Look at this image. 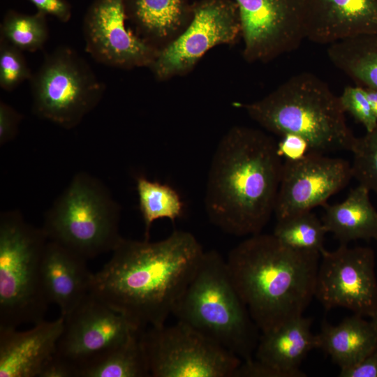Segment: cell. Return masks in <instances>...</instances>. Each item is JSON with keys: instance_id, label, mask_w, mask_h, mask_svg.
Masks as SVG:
<instances>
[{"instance_id": "cell-33", "label": "cell", "mask_w": 377, "mask_h": 377, "mask_svg": "<svg viewBox=\"0 0 377 377\" xmlns=\"http://www.w3.org/2000/svg\"><path fill=\"white\" fill-rule=\"evenodd\" d=\"M233 377H284L283 375L255 357L242 360Z\"/></svg>"}, {"instance_id": "cell-32", "label": "cell", "mask_w": 377, "mask_h": 377, "mask_svg": "<svg viewBox=\"0 0 377 377\" xmlns=\"http://www.w3.org/2000/svg\"><path fill=\"white\" fill-rule=\"evenodd\" d=\"M39 11L51 15L61 22H68L72 16V7L67 0H29Z\"/></svg>"}, {"instance_id": "cell-6", "label": "cell", "mask_w": 377, "mask_h": 377, "mask_svg": "<svg viewBox=\"0 0 377 377\" xmlns=\"http://www.w3.org/2000/svg\"><path fill=\"white\" fill-rule=\"evenodd\" d=\"M48 239L18 212L0 217V328L36 324L50 304L43 286L42 260Z\"/></svg>"}, {"instance_id": "cell-30", "label": "cell", "mask_w": 377, "mask_h": 377, "mask_svg": "<svg viewBox=\"0 0 377 377\" xmlns=\"http://www.w3.org/2000/svg\"><path fill=\"white\" fill-rule=\"evenodd\" d=\"M339 98L345 113L350 114L364 127L367 132L376 127L377 118L362 87L357 85L346 87Z\"/></svg>"}, {"instance_id": "cell-3", "label": "cell", "mask_w": 377, "mask_h": 377, "mask_svg": "<svg viewBox=\"0 0 377 377\" xmlns=\"http://www.w3.org/2000/svg\"><path fill=\"white\" fill-rule=\"evenodd\" d=\"M320 253L299 250L272 233L249 236L229 253L230 279L261 332L303 316L315 297Z\"/></svg>"}, {"instance_id": "cell-35", "label": "cell", "mask_w": 377, "mask_h": 377, "mask_svg": "<svg viewBox=\"0 0 377 377\" xmlns=\"http://www.w3.org/2000/svg\"><path fill=\"white\" fill-rule=\"evenodd\" d=\"M340 377H377V348L355 365L340 369Z\"/></svg>"}, {"instance_id": "cell-22", "label": "cell", "mask_w": 377, "mask_h": 377, "mask_svg": "<svg viewBox=\"0 0 377 377\" xmlns=\"http://www.w3.org/2000/svg\"><path fill=\"white\" fill-rule=\"evenodd\" d=\"M369 193L358 184L342 202L324 205L321 220L327 232L333 234L340 244L358 239L377 240V210Z\"/></svg>"}, {"instance_id": "cell-4", "label": "cell", "mask_w": 377, "mask_h": 377, "mask_svg": "<svg viewBox=\"0 0 377 377\" xmlns=\"http://www.w3.org/2000/svg\"><path fill=\"white\" fill-rule=\"evenodd\" d=\"M237 105L274 134L302 138L311 152L351 151L357 139L339 96L311 73L295 75L263 98Z\"/></svg>"}, {"instance_id": "cell-8", "label": "cell", "mask_w": 377, "mask_h": 377, "mask_svg": "<svg viewBox=\"0 0 377 377\" xmlns=\"http://www.w3.org/2000/svg\"><path fill=\"white\" fill-rule=\"evenodd\" d=\"M29 81L34 113L67 129L77 126L105 91L86 60L67 46L47 54Z\"/></svg>"}, {"instance_id": "cell-17", "label": "cell", "mask_w": 377, "mask_h": 377, "mask_svg": "<svg viewBox=\"0 0 377 377\" xmlns=\"http://www.w3.org/2000/svg\"><path fill=\"white\" fill-rule=\"evenodd\" d=\"M377 34V0H309L306 38L332 44Z\"/></svg>"}, {"instance_id": "cell-29", "label": "cell", "mask_w": 377, "mask_h": 377, "mask_svg": "<svg viewBox=\"0 0 377 377\" xmlns=\"http://www.w3.org/2000/svg\"><path fill=\"white\" fill-rule=\"evenodd\" d=\"M32 75L23 51L0 40V87L11 91Z\"/></svg>"}, {"instance_id": "cell-14", "label": "cell", "mask_w": 377, "mask_h": 377, "mask_svg": "<svg viewBox=\"0 0 377 377\" xmlns=\"http://www.w3.org/2000/svg\"><path fill=\"white\" fill-rule=\"evenodd\" d=\"M353 178L351 163L341 158L309 151L286 159L274 209L276 220L324 206Z\"/></svg>"}, {"instance_id": "cell-1", "label": "cell", "mask_w": 377, "mask_h": 377, "mask_svg": "<svg viewBox=\"0 0 377 377\" xmlns=\"http://www.w3.org/2000/svg\"><path fill=\"white\" fill-rule=\"evenodd\" d=\"M112 252L91 292L142 330L165 324L205 251L192 233L175 230L154 242L123 238Z\"/></svg>"}, {"instance_id": "cell-13", "label": "cell", "mask_w": 377, "mask_h": 377, "mask_svg": "<svg viewBox=\"0 0 377 377\" xmlns=\"http://www.w3.org/2000/svg\"><path fill=\"white\" fill-rule=\"evenodd\" d=\"M315 297L324 309L345 308L369 316L377 312L375 254L367 246L340 244L323 249L316 276Z\"/></svg>"}, {"instance_id": "cell-27", "label": "cell", "mask_w": 377, "mask_h": 377, "mask_svg": "<svg viewBox=\"0 0 377 377\" xmlns=\"http://www.w3.org/2000/svg\"><path fill=\"white\" fill-rule=\"evenodd\" d=\"M326 233L322 220L309 211L277 220L272 234L289 247L321 253Z\"/></svg>"}, {"instance_id": "cell-34", "label": "cell", "mask_w": 377, "mask_h": 377, "mask_svg": "<svg viewBox=\"0 0 377 377\" xmlns=\"http://www.w3.org/2000/svg\"><path fill=\"white\" fill-rule=\"evenodd\" d=\"M279 152L286 159L300 158L309 151L306 142L295 135H286L277 143Z\"/></svg>"}, {"instance_id": "cell-21", "label": "cell", "mask_w": 377, "mask_h": 377, "mask_svg": "<svg viewBox=\"0 0 377 377\" xmlns=\"http://www.w3.org/2000/svg\"><path fill=\"white\" fill-rule=\"evenodd\" d=\"M316 339L317 348L343 369L355 365L377 348V328L371 320L353 313L337 325L323 322Z\"/></svg>"}, {"instance_id": "cell-12", "label": "cell", "mask_w": 377, "mask_h": 377, "mask_svg": "<svg viewBox=\"0 0 377 377\" xmlns=\"http://www.w3.org/2000/svg\"><path fill=\"white\" fill-rule=\"evenodd\" d=\"M64 318L54 356L69 365L75 377H79L84 368L140 331L91 291Z\"/></svg>"}, {"instance_id": "cell-23", "label": "cell", "mask_w": 377, "mask_h": 377, "mask_svg": "<svg viewBox=\"0 0 377 377\" xmlns=\"http://www.w3.org/2000/svg\"><path fill=\"white\" fill-rule=\"evenodd\" d=\"M328 58L361 87L377 89V34H363L329 45Z\"/></svg>"}, {"instance_id": "cell-31", "label": "cell", "mask_w": 377, "mask_h": 377, "mask_svg": "<svg viewBox=\"0 0 377 377\" xmlns=\"http://www.w3.org/2000/svg\"><path fill=\"white\" fill-rule=\"evenodd\" d=\"M22 116L11 105L0 101V144L3 145L16 136Z\"/></svg>"}, {"instance_id": "cell-28", "label": "cell", "mask_w": 377, "mask_h": 377, "mask_svg": "<svg viewBox=\"0 0 377 377\" xmlns=\"http://www.w3.org/2000/svg\"><path fill=\"white\" fill-rule=\"evenodd\" d=\"M353 177L359 184L377 194V126L357 138L350 151Z\"/></svg>"}, {"instance_id": "cell-18", "label": "cell", "mask_w": 377, "mask_h": 377, "mask_svg": "<svg viewBox=\"0 0 377 377\" xmlns=\"http://www.w3.org/2000/svg\"><path fill=\"white\" fill-rule=\"evenodd\" d=\"M92 274L87 260L68 248L47 241L42 260V278L46 296L61 316L71 312L91 291Z\"/></svg>"}, {"instance_id": "cell-36", "label": "cell", "mask_w": 377, "mask_h": 377, "mask_svg": "<svg viewBox=\"0 0 377 377\" xmlns=\"http://www.w3.org/2000/svg\"><path fill=\"white\" fill-rule=\"evenodd\" d=\"M369 102L372 111L377 118V89L362 87Z\"/></svg>"}, {"instance_id": "cell-16", "label": "cell", "mask_w": 377, "mask_h": 377, "mask_svg": "<svg viewBox=\"0 0 377 377\" xmlns=\"http://www.w3.org/2000/svg\"><path fill=\"white\" fill-rule=\"evenodd\" d=\"M64 324L60 316L26 331L0 328V377H38L55 354Z\"/></svg>"}, {"instance_id": "cell-9", "label": "cell", "mask_w": 377, "mask_h": 377, "mask_svg": "<svg viewBox=\"0 0 377 377\" xmlns=\"http://www.w3.org/2000/svg\"><path fill=\"white\" fill-rule=\"evenodd\" d=\"M152 377H233L242 360L190 326L177 320L141 331Z\"/></svg>"}, {"instance_id": "cell-7", "label": "cell", "mask_w": 377, "mask_h": 377, "mask_svg": "<svg viewBox=\"0 0 377 377\" xmlns=\"http://www.w3.org/2000/svg\"><path fill=\"white\" fill-rule=\"evenodd\" d=\"M120 207L97 179L77 174L48 209L42 228L55 242L87 260L112 251L119 234Z\"/></svg>"}, {"instance_id": "cell-10", "label": "cell", "mask_w": 377, "mask_h": 377, "mask_svg": "<svg viewBox=\"0 0 377 377\" xmlns=\"http://www.w3.org/2000/svg\"><path fill=\"white\" fill-rule=\"evenodd\" d=\"M241 36L238 9L233 0H200L184 31L158 51L149 68L158 81L184 76L218 45H232Z\"/></svg>"}, {"instance_id": "cell-37", "label": "cell", "mask_w": 377, "mask_h": 377, "mask_svg": "<svg viewBox=\"0 0 377 377\" xmlns=\"http://www.w3.org/2000/svg\"><path fill=\"white\" fill-rule=\"evenodd\" d=\"M371 320L373 322V323L375 325L376 327L377 328V312L374 313L370 316Z\"/></svg>"}, {"instance_id": "cell-5", "label": "cell", "mask_w": 377, "mask_h": 377, "mask_svg": "<svg viewBox=\"0 0 377 377\" xmlns=\"http://www.w3.org/2000/svg\"><path fill=\"white\" fill-rule=\"evenodd\" d=\"M172 315L242 360L253 357L260 331L237 292L226 260L205 251Z\"/></svg>"}, {"instance_id": "cell-15", "label": "cell", "mask_w": 377, "mask_h": 377, "mask_svg": "<svg viewBox=\"0 0 377 377\" xmlns=\"http://www.w3.org/2000/svg\"><path fill=\"white\" fill-rule=\"evenodd\" d=\"M124 0H94L82 23L85 50L98 63L113 68H149L158 50L126 27Z\"/></svg>"}, {"instance_id": "cell-24", "label": "cell", "mask_w": 377, "mask_h": 377, "mask_svg": "<svg viewBox=\"0 0 377 377\" xmlns=\"http://www.w3.org/2000/svg\"><path fill=\"white\" fill-rule=\"evenodd\" d=\"M132 334L125 342L84 368L79 377L151 376L140 332Z\"/></svg>"}, {"instance_id": "cell-20", "label": "cell", "mask_w": 377, "mask_h": 377, "mask_svg": "<svg viewBox=\"0 0 377 377\" xmlns=\"http://www.w3.org/2000/svg\"><path fill=\"white\" fill-rule=\"evenodd\" d=\"M311 318L302 316L275 330L261 333L255 358L284 377H306L300 366L307 354L317 348L316 334L311 331Z\"/></svg>"}, {"instance_id": "cell-26", "label": "cell", "mask_w": 377, "mask_h": 377, "mask_svg": "<svg viewBox=\"0 0 377 377\" xmlns=\"http://www.w3.org/2000/svg\"><path fill=\"white\" fill-rule=\"evenodd\" d=\"M46 15L37 11L27 14L8 10L0 26V40L27 52L41 50L49 38Z\"/></svg>"}, {"instance_id": "cell-11", "label": "cell", "mask_w": 377, "mask_h": 377, "mask_svg": "<svg viewBox=\"0 0 377 377\" xmlns=\"http://www.w3.org/2000/svg\"><path fill=\"white\" fill-rule=\"evenodd\" d=\"M233 1L247 62H269L294 51L306 38L309 0Z\"/></svg>"}, {"instance_id": "cell-25", "label": "cell", "mask_w": 377, "mask_h": 377, "mask_svg": "<svg viewBox=\"0 0 377 377\" xmlns=\"http://www.w3.org/2000/svg\"><path fill=\"white\" fill-rule=\"evenodd\" d=\"M136 191L145 223V239H149V230L155 221L168 219L175 221L182 216L183 202L178 193L168 184L138 177Z\"/></svg>"}, {"instance_id": "cell-19", "label": "cell", "mask_w": 377, "mask_h": 377, "mask_svg": "<svg viewBox=\"0 0 377 377\" xmlns=\"http://www.w3.org/2000/svg\"><path fill=\"white\" fill-rule=\"evenodd\" d=\"M124 5L134 33L158 51L184 31L193 16L190 0H124Z\"/></svg>"}, {"instance_id": "cell-2", "label": "cell", "mask_w": 377, "mask_h": 377, "mask_svg": "<svg viewBox=\"0 0 377 377\" xmlns=\"http://www.w3.org/2000/svg\"><path fill=\"white\" fill-rule=\"evenodd\" d=\"M281 157L276 142L261 130L231 127L208 172L204 205L210 222L234 236L260 233L274 213Z\"/></svg>"}]
</instances>
